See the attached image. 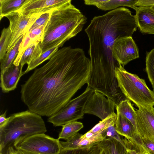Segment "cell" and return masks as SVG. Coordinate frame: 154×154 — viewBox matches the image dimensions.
Returning <instances> with one entry per match:
<instances>
[{
	"instance_id": "obj_1",
	"label": "cell",
	"mask_w": 154,
	"mask_h": 154,
	"mask_svg": "<svg viewBox=\"0 0 154 154\" xmlns=\"http://www.w3.org/2000/svg\"><path fill=\"white\" fill-rule=\"evenodd\" d=\"M91 68L82 49L64 47L21 85V100L31 112L50 117L87 84Z\"/></svg>"
},
{
	"instance_id": "obj_2",
	"label": "cell",
	"mask_w": 154,
	"mask_h": 154,
	"mask_svg": "<svg viewBox=\"0 0 154 154\" xmlns=\"http://www.w3.org/2000/svg\"><path fill=\"white\" fill-rule=\"evenodd\" d=\"M137 27L135 15L125 8L94 17L85 30L89 40L91 67L121 65L112 55L115 42L120 38L132 37Z\"/></svg>"
},
{
	"instance_id": "obj_3",
	"label": "cell",
	"mask_w": 154,
	"mask_h": 154,
	"mask_svg": "<svg viewBox=\"0 0 154 154\" xmlns=\"http://www.w3.org/2000/svg\"><path fill=\"white\" fill-rule=\"evenodd\" d=\"M71 1L52 12L40 43L42 53L62 47L82 30L87 18Z\"/></svg>"
},
{
	"instance_id": "obj_4",
	"label": "cell",
	"mask_w": 154,
	"mask_h": 154,
	"mask_svg": "<svg viewBox=\"0 0 154 154\" xmlns=\"http://www.w3.org/2000/svg\"><path fill=\"white\" fill-rule=\"evenodd\" d=\"M47 129L41 116L29 110L14 113L3 126L0 128V150L14 146L31 136L45 134Z\"/></svg>"
},
{
	"instance_id": "obj_5",
	"label": "cell",
	"mask_w": 154,
	"mask_h": 154,
	"mask_svg": "<svg viewBox=\"0 0 154 154\" xmlns=\"http://www.w3.org/2000/svg\"><path fill=\"white\" fill-rule=\"evenodd\" d=\"M119 88L126 98L138 107L154 106V91L147 87L145 80L129 72L121 65L115 69Z\"/></svg>"
},
{
	"instance_id": "obj_6",
	"label": "cell",
	"mask_w": 154,
	"mask_h": 154,
	"mask_svg": "<svg viewBox=\"0 0 154 154\" xmlns=\"http://www.w3.org/2000/svg\"><path fill=\"white\" fill-rule=\"evenodd\" d=\"M94 91L93 89L87 86L82 93L70 100L57 113L49 117L48 121L57 127L82 119L86 103Z\"/></svg>"
},
{
	"instance_id": "obj_7",
	"label": "cell",
	"mask_w": 154,
	"mask_h": 154,
	"mask_svg": "<svg viewBox=\"0 0 154 154\" xmlns=\"http://www.w3.org/2000/svg\"><path fill=\"white\" fill-rule=\"evenodd\" d=\"M17 149L39 154H58L62 149L60 141L45 134H35L14 146Z\"/></svg>"
},
{
	"instance_id": "obj_8",
	"label": "cell",
	"mask_w": 154,
	"mask_h": 154,
	"mask_svg": "<svg viewBox=\"0 0 154 154\" xmlns=\"http://www.w3.org/2000/svg\"><path fill=\"white\" fill-rule=\"evenodd\" d=\"M42 14L37 13L26 15L14 12L5 17L9 20V26L11 32L7 52L13 48L20 38L29 31L33 23Z\"/></svg>"
},
{
	"instance_id": "obj_9",
	"label": "cell",
	"mask_w": 154,
	"mask_h": 154,
	"mask_svg": "<svg viewBox=\"0 0 154 154\" xmlns=\"http://www.w3.org/2000/svg\"><path fill=\"white\" fill-rule=\"evenodd\" d=\"M105 96L100 92L94 91L86 103L84 113L95 115L103 120L114 113L116 103Z\"/></svg>"
},
{
	"instance_id": "obj_10",
	"label": "cell",
	"mask_w": 154,
	"mask_h": 154,
	"mask_svg": "<svg viewBox=\"0 0 154 154\" xmlns=\"http://www.w3.org/2000/svg\"><path fill=\"white\" fill-rule=\"evenodd\" d=\"M112 54L114 58L123 67L130 61L139 57L138 48L132 37L116 39Z\"/></svg>"
},
{
	"instance_id": "obj_11",
	"label": "cell",
	"mask_w": 154,
	"mask_h": 154,
	"mask_svg": "<svg viewBox=\"0 0 154 154\" xmlns=\"http://www.w3.org/2000/svg\"><path fill=\"white\" fill-rule=\"evenodd\" d=\"M135 119L137 133L142 138L154 142V108L152 106L138 107Z\"/></svg>"
},
{
	"instance_id": "obj_12",
	"label": "cell",
	"mask_w": 154,
	"mask_h": 154,
	"mask_svg": "<svg viewBox=\"0 0 154 154\" xmlns=\"http://www.w3.org/2000/svg\"><path fill=\"white\" fill-rule=\"evenodd\" d=\"M70 0H27L15 11L23 15H31L51 11L69 2Z\"/></svg>"
},
{
	"instance_id": "obj_13",
	"label": "cell",
	"mask_w": 154,
	"mask_h": 154,
	"mask_svg": "<svg viewBox=\"0 0 154 154\" xmlns=\"http://www.w3.org/2000/svg\"><path fill=\"white\" fill-rule=\"evenodd\" d=\"M150 7H137L135 17L137 27L142 33L154 34V10Z\"/></svg>"
},
{
	"instance_id": "obj_14",
	"label": "cell",
	"mask_w": 154,
	"mask_h": 154,
	"mask_svg": "<svg viewBox=\"0 0 154 154\" xmlns=\"http://www.w3.org/2000/svg\"><path fill=\"white\" fill-rule=\"evenodd\" d=\"M24 74L20 64L16 66L13 63L5 71L1 73L0 86L2 91L7 93L14 90L20 77Z\"/></svg>"
},
{
	"instance_id": "obj_15",
	"label": "cell",
	"mask_w": 154,
	"mask_h": 154,
	"mask_svg": "<svg viewBox=\"0 0 154 154\" xmlns=\"http://www.w3.org/2000/svg\"><path fill=\"white\" fill-rule=\"evenodd\" d=\"M137 0H85V4L94 5L102 10H112L121 6L131 8L135 10Z\"/></svg>"
},
{
	"instance_id": "obj_16",
	"label": "cell",
	"mask_w": 154,
	"mask_h": 154,
	"mask_svg": "<svg viewBox=\"0 0 154 154\" xmlns=\"http://www.w3.org/2000/svg\"><path fill=\"white\" fill-rule=\"evenodd\" d=\"M117 115L115 125L116 131L128 140H132L137 134L136 129L126 117L119 113H117Z\"/></svg>"
},
{
	"instance_id": "obj_17",
	"label": "cell",
	"mask_w": 154,
	"mask_h": 154,
	"mask_svg": "<svg viewBox=\"0 0 154 154\" xmlns=\"http://www.w3.org/2000/svg\"><path fill=\"white\" fill-rule=\"evenodd\" d=\"M105 154H126L127 149L112 138H107L97 143Z\"/></svg>"
},
{
	"instance_id": "obj_18",
	"label": "cell",
	"mask_w": 154,
	"mask_h": 154,
	"mask_svg": "<svg viewBox=\"0 0 154 154\" xmlns=\"http://www.w3.org/2000/svg\"><path fill=\"white\" fill-rule=\"evenodd\" d=\"M82 134L78 133L65 141H60L62 149H74L88 148L96 143L82 137Z\"/></svg>"
},
{
	"instance_id": "obj_19",
	"label": "cell",
	"mask_w": 154,
	"mask_h": 154,
	"mask_svg": "<svg viewBox=\"0 0 154 154\" xmlns=\"http://www.w3.org/2000/svg\"><path fill=\"white\" fill-rule=\"evenodd\" d=\"M27 0H0V20L20 9Z\"/></svg>"
},
{
	"instance_id": "obj_20",
	"label": "cell",
	"mask_w": 154,
	"mask_h": 154,
	"mask_svg": "<svg viewBox=\"0 0 154 154\" xmlns=\"http://www.w3.org/2000/svg\"><path fill=\"white\" fill-rule=\"evenodd\" d=\"M62 126V130L59 134L58 139L67 140L77 134L84 126L82 122L75 121L68 123Z\"/></svg>"
},
{
	"instance_id": "obj_21",
	"label": "cell",
	"mask_w": 154,
	"mask_h": 154,
	"mask_svg": "<svg viewBox=\"0 0 154 154\" xmlns=\"http://www.w3.org/2000/svg\"><path fill=\"white\" fill-rule=\"evenodd\" d=\"M116 109L117 113H119L126 117L136 129L135 119V110L130 101L127 99L122 100L116 105Z\"/></svg>"
},
{
	"instance_id": "obj_22",
	"label": "cell",
	"mask_w": 154,
	"mask_h": 154,
	"mask_svg": "<svg viewBox=\"0 0 154 154\" xmlns=\"http://www.w3.org/2000/svg\"><path fill=\"white\" fill-rule=\"evenodd\" d=\"M40 43L32 44L26 49L22 57L20 64L22 69L25 64L28 65L31 62L39 57L42 54Z\"/></svg>"
},
{
	"instance_id": "obj_23",
	"label": "cell",
	"mask_w": 154,
	"mask_h": 154,
	"mask_svg": "<svg viewBox=\"0 0 154 154\" xmlns=\"http://www.w3.org/2000/svg\"><path fill=\"white\" fill-rule=\"evenodd\" d=\"M24 35L20 38L13 48L7 52L3 59L0 60L1 73L4 72L13 64L18 54L19 48Z\"/></svg>"
},
{
	"instance_id": "obj_24",
	"label": "cell",
	"mask_w": 154,
	"mask_h": 154,
	"mask_svg": "<svg viewBox=\"0 0 154 154\" xmlns=\"http://www.w3.org/2000/svg\"><path fill=\"white\" fill-rule=\"evenodd\" d=\"M117 115L115 112L100 121L89 131L94 134H97L105 130L109 127L115 125Z\"/></svg>"
},
{
	"instance_id": "obj_25",
	"label": "cell",
	"mask_w": 154,
	"mask_h": 154,
	"mask_svg": "<svg viewBox=\"0 0 154 154\" xmlns=\"http://www.w3.org/2000/svg\"><path fill=\"white\" fill-rule=\"evenodd\" d=\"M101 150L97 143L88 148L74 149H62L58 154H99Z\"/></svg>"
},
{
	"instance_id": "obj_26",
	"label": "cell",
	"mask_w": 154,
	"mask_h": 154,
	"mask_svg": "<svg viewBox=\"0 0 154 154\" xmlns=\"http://www.w3.org/2000/svg\"><path fill=\"white\" fill-rule=\"evenodd\" d=\"M11 36L9 26L2 30L0 38V60L3 59L7 52Z\"/></svg>"
},
{
	"instance_id": "obj_27",
	"label": "cell",
	"mask_w": 154,
	"mask_h": 154,
	"mask_svg": "<svg viewBox=\"0 0 154 154\" xmlns=\"http://www.w3.org/2000/svg\"><path fill=\"white\" fill-rule=\"evenodd\" d=\"M58 47L52 48L43 53L36 59L31 62L24 72V74L35 68L47 60H49L53 54L58 50Z\"/></svg>"
},
{
	"instance_id": "obj_28",
	"label": "cell",
	"mask_w": 154,
	"mask_h": 154,
	"mask_svg": "<svg viewBox=\"0 0 154 154\" xmlns=\"http://www.w3.org/2000/svg\"><path fill=\"white\" fill-rule=\"evenodd\" d=\"M146 66L148 78L154 90V48L150 51L146 52Z\"/></svg>"
},
{
	"instance_id": "obj_29",
	"label": "cell",
	"mask_w": 154,
	"mask_h": 154,
	"mask_svg": "<svg viewBox=\"0 0 154 154\" xmlns=\"http://www.w3.org/2000/svg\"><path fill=\"white\" fill-rule=\"evenodd\" d=\"M32 44V43L31 40L27 32L24 35L19 48L18 54L13 62V64L16 66H18L20 64L21 60L23 54L28 47Z\"/></svg>"
},
{
	"instance_id": "obj_30",
	"label": "cell",
	"mask_w": 154,
	"mask_h": 154,
	"mask_svg": "<svg viewBox=\"0 0 154 154\" xmlns=\"http://www.w3.org/2000/svg\"><path fill=\"white\" fill-rule=\"evenodd\" d=\"M127 149H128L130 154H148L143 145L134 140H129L123 139Z\"/></svg>"
},
{
	"instance_id": "obj_31",
	"label": "cell",
	"mask_w": 154,
	"mask_h": 154,
	"mask_svg": "<svg viewBox=\"0 0 154 154\" xmlns=\"http://www.w3.org/2000/svg\"><path fill=\"white\" fill-rule=\"evenodd\" d=\"M102 133L105 138L109 137L114 138L126 147L123 139L121 138L120 135L116 131L115 125L109 127L103 131Z\"/></svg>"
},
{
	"instance_id": "obj_32",
	"label": "cell",
	"mask_w": 154,
	"mask_h": 154,
	"mask_svg": "<svg viewBox=\"0 0 154 154\" xmlns=\"http://www.w3.org/2000/svg\"><path fill=\"white\" fill-rule=\"evenodd\" d=\"M45 27L44 26H42L27 32L32 44H38L40 43Z\"/></svg>"
},
{
	"instance_id": "obj_33",
	"label": "cell",
	"mask_w": 154,
	"mask_h": 154,
	"mask_svg": "<svg viewBox=\"0 0 154 154\" xmlns=\"http://www.w3.org/2000/svg\"><path fill=\"white\" fill-rule=\"evenodd\" d=\"M53 11L43 14L33 23L28 32H29L36 28L42 26L45 27L50 19L51 13Z\"/></svg>"
},
{
	"instance_id": "obj_34",
	"label": "cell",
	"mask_w": 154,
	"mask_h": 154,
	"mask_svg": "<svg viewBox=\"0 0 154 154\" xmlns=\"http://www.w3.org/2000/svg\"><path fill=\"white\" fill-rule=\"evenodd\" d=\"M141 138L144 149L148 154H154V142L145 138Z\"/></svg>"
},
{
	"instance_id": "obj_35",
	"label": "cell",
	"mask_w": 154,
	"mask_h": 154,
	"mask_svg": "<svg viewBox=\"0 0 154 154\" xmlns=\"http://www.w3.org/2000/svg\"><path fill=\"white\" fill-rule=\"evenodd\" d=\"M0 154H18V153L14 146L10 145L0 150Z\"/></svg>"
},
{
	"instance_id": "obj_36",
	"label": "cell",
	"mask_w": 154,
	"mask_h": 154,
	"mask_svg": "<svg viewBox=\"0 0 154 154\" xmlns=\"http://www.w3.org/2000/svg\"><path fill=\"white\" fill-rule=\"evenodd\" d=\"M154 5V0H137L135 6L137 7L151 6Z\"/></svg>"
},
{
	"instance_id": "obj_37",
	"label": "cell",
	"mask_w": 154,
	"mask_h": 154,
	"mask_svg": "<svg viewBox=\"0 0 154 154\" xmlns=\"http://www.w3.org/2000/svg\"><path fill=\"white\" fill-rule=\"evenodd\" d=\"M6 111H5L0 116V128L3 126L9 119V117L6 118Z\"/></svg>"
},
{
	"instance_id": "obj_38",
	"label": "cell",
	"mask_w": 154,
	"mask_h": 154,
	"mask_svg": "<svg viewBox=\"0 0 154 154\" xmlns=\"http://www.w3.org/2000/svg\"><path fill=\"white\" fill-rule=\"evenodd\" d=\"M17 150L18 154H39L22 150L17 149Z\"/></svg>"
},
{
	"instance_id": "obj_39",
	"label": "cell",
	"mask_w": 154,
	"mask_h": 154,
	"mask_svg": "<svg viewBox=\"0 0 154 154\" xmlns=\"http://www.w3.org/2000/svg\"><path fill=\"white\" fill-rule=\"evenodd\" d=\"M126 154H130V151L128 149H127V151Z\"/></svg>"
},
{
	"instance_id": "obj_40",
	"label": "cell",
	"mask_w": 154,
	"mask_h": 154,
	"mask_svg": "<svg viewBox=\"0 0 154 154\" xmlns=\"http://www.w3.org/2000/svg\"><path fill=\"white\" fill-rule=\"evenodd\" d=\"M150 8L154 10V5L150 7Z\"/></svg>"
},
{
	"instance_id": "obj_41",
	"label": "cell",
	"mask_w": 154,
	"mask_h": 154,
	"mask_svg": "<svg viewBox=\"0 0 154 154\" xmlns=\"http://www.w3.org/2000/svg\"><path fill=\"white\" fill-rule=\"evenodd\" d=\"M99 154H105L103 151L101 149V151Z\"/></svg>"
},
{
	"instance_id": "obj_42",
	"label": "cell",
	"mask_w": 154,
	"mask_h": 154,
	"mask_svg": "<svg viewBox=\"0 0 154 154\" xmlns=\"http://www.w3.org/2000/svg\"></svg>"
}]
</instances>
